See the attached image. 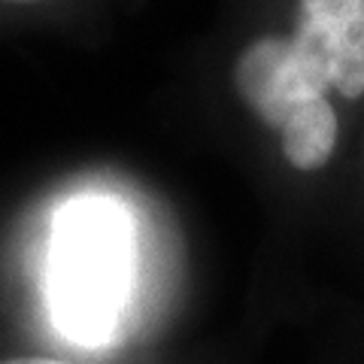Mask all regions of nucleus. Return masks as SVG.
Segmentation results:
<instances>
[{
  "mask_svg": "<svg viewBox=\"0 0 364 364\" xmlns=\"http://www.w3.org/2000/svg\"><path fill=\"white\" fill-rule=\"evenodd\" d=\"M0 364H73V361H58V358H40V355H28V358H6Z\"/></svg>",
  "mask_w": 364,
  "mask_h": 364,
  "instance_id": "obj_3",
  "label": "nucleus"
},
{
  "mask_svg": "<svg viewBox=\"0 0 364 364\" xmlns=\"http://www.w3.org/2000/svg\"><path fill=\"white\" fill-rule=\"evenodd\" d=\"M234 82L243 104L279 134L286 161L318 170L340 136L331 95L364 97V0H298L294 28L249 43Z\"/></svg>",
  "mask_w": 364,
  "mask_h": 364,
  "instance_id": "obj_1",
  "label": "nucleus"
},
{
  "mask_svg": "<svg viewBox=\"0 0 364 364\" xmlns=\"http://www.w3.org/2000/svg\"><path fill=\"white\" fill-rule=\"evenodd\" d=\"M4 4H37V0H4Z\"/></svg>",
  "mask_w": 364,
  "mask_h": 364,
  "instance_id": "obj_4",
  "label": "nucleus"
},
{
  "mask_svg": "<svg viewBox=\"0 0 364 364\" xmlns=\"http://www.w3.org/2000/svg\"><path fill=\"white\" fill-rule=\"evenodd\" d=\"M140 277L136 219L112 191H76L46 225L40 291L49 328L79 349L112 346Z\"/></svg>",
  "mask_w": 364,
  "mask_h": 364,
  "instance_id": "obj_2",
  "label": "nucleus"
}]
</instances>
